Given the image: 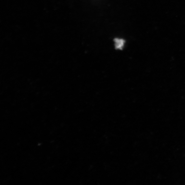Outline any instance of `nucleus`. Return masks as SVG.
<instances>
[{"label":"nucleus","instance_id":"obj_1","mask_svg":"<svg viewBox=\"0 0 185 185\" xmlns=\"http://www.w3.org/2000/svg\"><path fill=\"white\" fill-rule=\"evenodd\" d=\"M115 49L122 50L124 47L125 41L123 39L115 38L114 39Z\"/></svg>","mask_w":185,"mask_h":185}]
</instances>
